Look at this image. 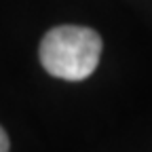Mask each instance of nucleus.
Wrapping results in <instances>:
<instances>
[{
  "label": "nucleus",
  "instance_id": "f257e3e1",
  "mask_svg": "<svg viewBox=\"0 0 152 152\" xmlns=\"http://www.w3.org/2000/svg\"><path fill=\"white\" fill-rule=\"evenodd\" d=\"M102 57L99 34L83 26H59L45 34L40 64L57 78L83 80L95 72Z\"/></svg>",
  "mask_w": 152,
  "mask_h": 152
},
{
  "label": "nucleus",
  "instance_id": "f03ea898",
  "mask_svg": "<svg viewBox=\"0 0 152 152\" xmlns=\"http://www.w3.org/2000/svg\"><path fill=\"white\" fill-rule=\"evenodd\" d=\"M0 152H9V135L2 127H0Z\"/></svg>",
  "mask_w": 152,
  "mask_h": 152
}]
</instances>
